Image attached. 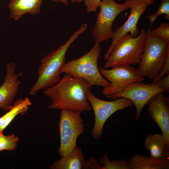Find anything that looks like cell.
<instances>
[{
    "label": "cell",
    "instance_id": "6da1fadb",
    "mask_svg": "<svg viewBox=\"0 0 169 169\" xmlns=\"http://www.w3.org/2000/svg\"><path fill=\"white\" fill-rule=\"evenodd\" d=\"M91 87L84 79L64 73L58 83L45 89L43 94L51 102L49 109H69L82 112L92 109L87 98Z\"/></svg>",
    "mask_w": 169,
    "mask_h": 169
},
{
    "label": "cell",
    "instance_id": "44dd1931",
    "mask_svg": "<svg viewBox=\"0 0 169 169\" xmlns=\"http://www.w3.org/2000/svg\"><path fill=\"white\" fill-rule=\"evenodd\" d=\"M164 14L165 18L169 20V0H161L156 13L153 14H149L147 17L150 23L151 27L155 20L160 15Z\"/></svg>",
    "mask_w": 169,
    "mask_h": 169
},
{
    "label": "cell",
    "instance_id": "603a6c76",
    "mask_svg": "<svg viewBox=\"0 0 169 169\" xmlns=\"http://www.w3.org/2000/svg\"><path fill=\"white\" fill-rule=\"evenodd\" d=\"M102 0H84L85 6L86 9V12L90 13L95 12L99 7L100 3Z\"/></svg>",
    "mask_w": 169,
    "mask_h": 169
},
{
    "label": "cell",
    "instance_id": "9a60e30c",
    "mask_svg": "<svg viewBox=\"0 0 169 169\" xmlns=\"http://www.w3.org/2000/svg\"><path fill=\"white\" fill-rule=\"evenodd\" d=\"M43 0H11L8 7L10 17L17 20L23 15L39 13Z\"/></svg>",
    "mask_w": 169,
    "mask_h": 169
},
{
    "label": "cell",
    "instance_id": "e0dca14e",
    "mask_svg": "<svg viewBox=\"0 0 169 169\" xmlns=\"http://www.w3.org/2000/svg\"><path fill=\"white\" fill-rule=\"evenodd\" d=\"M144 146L150 152L151 157L160 158L169 157V154L166 151L165 139L162 135H149L145 139Z\"/></svg>",
    "mask_w": 169,
    "mask_h": 169
},
{
    "label": "cell",
    "instance_id": "f546056e",
    "mask_svg": "<svg viewBox=\"0 0 169 169\" xmlns=\"http://www.w3.org/2000/svg\"><path fill=\"white\" fill-rule=\"evenodd\" d=\"M2 0H0V2Z\"/></svg>",
    "mask_w": 169,
    "mask_h": 169
},
{
    "label": "cell",
    "instance_id": "f1b7e54d",
    "mask_svg": "<svg viewBox=\"0 0 169 169\" xmlns=\"http://www.w3.org/2000/svg\"><path fill=\"white\" fill-rule=\"evenodd\" d=\"M1 6H0V12H1ZM1 26V23H0V27Z\"/></svg>",
    "mask_w": 169,
    "mask_h": 169
},
{
    "label": "cell",
    "instance_id": "52a82bcc",
    "mask_svg": "<svg viewBox=\"0 0 169 169\" xmlns=\"http://www.w3.org/2000/svg\"><path fill=\"white\" fill-rule=\"evenodd\" d=\"M132 0H126L124 3L119 4L114 0H102L99 7L94 27L92 32L93 35L99 42L106 41L111 38L114 31L113 23L117 16L124 10L130 8Z\"/></svg>",
    "mask_w": 169,
    "mask_h": 169
},
{
    "label": "cell",
    "instance_id": "7402d4cb",
    "mask_svg": "<svg viewBox=\"0 0 169 169\" xmlns=\"http://www.w3.org/2000/svg\"><path fill=\"white\" fill-rule=\"evenodd\" d=\"M155 35L169 42V23H162L155 29L152 31Z\"/></svg>",
    "mask_w": 169,
    "mask_h": 169
},
{
    "label": "cell",
    "instance_id": "ba28073f",
    "mask_svg": "<svg viewBox=\"0 0 169 169\" xmlns=\"http://www.w3.org/2000/svg\"><path fill=\"white\" fill-rule=\"evenodd\" d=\"M87 98L95 115L94 126L91 136L95 139L101 137L104 124L112 115L117 111L123 110L134 105L130 100L122 97L112 101L104 100L96 97L91 91L87 93Z\"/></svg>",
    "mask_w": 169,
    "mask_h": 169
},
{
    "label": "cell",
    "instance_id": "5b68a950",
    "mask_svg": "<svg viewBox=\"0 0 169 169\" xmlns=\"http://www.w3.org/2000/svg\"><path fill=\"white\" fill-rule=\"evenodd\" d=\"M146 37V32L142 27L137 36L132 37L127 33L121 37L111 50L104 68L139 64L145 47Z\"/></svg>",
    "mask_w": 169,
    "mask_h": 169
},
{
    "label": "cell",
    "instance_id": "7a4b0ae2",
    "mask_svg": "<svg viewBox=\"0 0 169 169\" xmlns=\"http://www.w3.org/2000/svg\"><path fill=\"white\" fill-rule=\"evenodd\" d=\"M87 28L86 23L82 24L78 30L69 36L65 43L49 53L41 59L38 68V78L29 92L30 95H35L40 90L52 86L60 80L62 68L65 62L68 50Z\"/></svg>",
    "mask_w": 169,
    "mask_h": 169
},
{
    "label": "cell",
    "instance_id": "277c9868",
    "mask_svg": "<svg viewBox=\"0 0 169 169\" xmlns=\"http://www.w3.org/2000/svg\"><path fill=\"white\" fill-rule=\"evenodd\" d=\"M99 43L96 40L92 48L86 54L65 63L62 68V73L82 78L92 86H109L110 83L103 77L98 67L101 50Z\"/></svg>",
    "mask_w": 169,
    "mask_h": 169
},
{
    "label": "cell",
    "instance_id": "83f0119b",
    "mask_svg": "<svg viewBox=\"0 0 169 169\" xmlns=\"http://www.w3.org/2000/svg\"><path fill=\"white\" fill-rule=\"evenodd\" d=\"M84 0H71V3H80L83 2Z\"/></svg>",
    "mask_w": 169,
    "mask_h": 169
},
{
    "label": "cell",
    "instance_id": "8992f818",
    "mask_svg": "<svg viewBox=\"0 0 169 169\" xmlns=\"http://www.w3.org/2000/svg\"><path fill=\"white\" fill-rule=\"evenodd\" d=\"M80 111L69 109L61 110L59 124L60 145L59 156H65L77 146L78 137L84 131V125Z\"/></svg>",
    "mask_w": 169,
    "mask_h": 169
},
{
    "label": "cell",
    "instance_id": "9c48e42d",
    "mask_svg": "<svg viewBox=\"0 0 169 169\" xmlns=\"http://www.w3.org/2000/svg\"><path fill=\"white\" fill-rule=\"evenodd\" d=\"M99 69L102 76L110 83V85L104 87L102 91L103 95L106 96L120 93L130 84L142 82L145 79L137 69L129 65H118L110 69Z\"/></svg>",
    "mask_w": 169,
    "mask_h": 169
},
{
    "label": "cell",
    "instance_id": "30bf717a",
    "mask_svg": "<svg viewBox=\"0 0 169 169\" xmlns=\"http://www.w3.org/2000/svg\"><path fill=\"white\" fill-rule=\"evenodd\" d=\"M164 91L163 88L156 84H144L142 82H136L129 84L120 93L106 97L112 100L122 97L131 100L136 109L135 118L138 120L140 118L143 107L149 100L157 94Z\"/></svg>",
    "mask_w": 169,
    "mask_h": 169
},
{
    "label": "cell",
    "instance_id": "8fae6325",
    "mask_svg": "<svg viewBox=\"0 0 169 169\" xmlns=\"http://www.w3.org/2000/svg\"><path fill=\"white\" fill-rule=\"evenodd\" d=\"M163 93L156 95L147 104L149 116L161 129L165 139L166 151L169 154V97L165 98Z\"/></svg>",
    "mask_w": 169,
    "mask_h": 169
},
{
    "label": "cell",
    "instance_id": "7c38bea8",
    "mask_svg": "<svg viewBox=\"0 0 169 169\" xmlns=\"http://www.w3.org/2000/svg\"><path fill=\"white\" fill-rule=\"evenodd\" d=\"M149 5L148 3L146 1L132 0L129 17L122 25L114 31L111 38L112 42L104 56L105 60L107 59L114 46L121 37L129 33H130V35L132 37H136L138 35L140 32L137 27L138 22Z\"/></svg>",
    "mask_w": 169,
    "mask_h": 169
},
{
    "label": "cell",
    "instance_id": "d4e9b609",
    "mask_svg": "<svg viewBox=\"0 0 169 169\" xmlns=\"http://www.w3.org/2000/svg\"><path fill=\"white\" fill-rule=\"evenodd\" d=\"M169 73V56L157 77L153 80L152 83L155 84L160 79L164 76L165 74Z\"/></svg>",
    "mask_w": 169,
    "mask_h": 169
},
{
    "label": "cell",
    "instance_id": "d6986e66",
    "mask_svg": "<svg viewBox=\"0 0 169 169\" xmlns=\"http://www.w3.org/2000/svg\"><path fill=\"white\" fill-rule=\"evenodd\" d=\"M99 162L102 165L101 169H131L129 160L123 158L120 160L112 158L110 160L106 154L100 159Z\"/></svg>",
    "mask_w": 169,
    "mask_h": 169
},
{
    "label": "cell",
    "instance_id": "5bb4252c",
    "mask_svg": "<svg viewBox=\"0 0 169 169\" xmlns=\"http://www.w3.org/2000/svg\"><path fill=\"white\" fill-rule=\"evenodd\" d=\"M99 162L92 157L86 161L81 148L76 146L67 155L62 157L51 166V169H101Z\"/></svg>",
    "mask_w": 169,
    "mask_h": 169
},
{
    "label": "cell",
    "instance_id": "4fadbf2b",
    "mask_svg": "<svg viewBox=\"0 0 169 169\" xmlns=\"http://www.w3.org/2000/svg\"><path fill=\"white\" fill-rule=\"evenodd\" d=\"M15 67V64L12 62L7 64L4 80L0 86V108L5 111L9 110L12 108V104L21 83L18 77L23 75L22 72L16 74Z\"/></svg>",
    "mask_w": 169,
    "mask_h": 169
},
{
    "label": "cell",
    "instance_id": "3957f363",
    "mask_svg": "<svg viewBox=\"0 0 169 169\" xmlns=\"http://www.w3.org/2000/svg\"><path fill=\"white\" fill-rule=\"evenodd\" d=\"M145 47L137 69L142 77L154 79L169 56V42L153 34L149 28Z\"/></svg>",
    "mask_w": 169,
    "mask_h": 169
},
{
    "label": "cell",
    "instance_id": "4316f807",
    "mask_svg": "<svg viewBox=\"0 0 169 169\" xmlns=\"http://www.w3.org/2000/svg\"><path fill=\"white\" fill-rule=\"evenodd\" d=\"M146 1L149 4V5H151L152 4H153L154 1L155 0H139Z\"/></svg>",
    "mask_w": 169,
    "mask_h": 169
},
{
    "label": "cell",
    "instance_id": "ffe728a7",
    "mask_svg": "<svg viewBox=\"0 0 169 169\" xmlns=\"http://www.w3.org/2000/svg\"><path fill=\"white\" fill-rule=\"evenodd\" d=\"M18 142V137L14 134L6 136L0 132V151L13 150L16 148Z\"/></svg>",
    "mask_w": 169,
    "mask_h": 169
},
{
    "label": "cell",
    "instance_id": "cb8c5ba5",
    "mask_svg": "<svg viewBox=\"0 0 169 169\" xmlns=\"http://www.w3.org/2000/svg\"><path fill=\"white\" fill-rule=\"evenodd\" d=\"M155 84L163 88L165 91H169V73L160 79Z\"/></svg>",
    "mask_w": 169,
    "mask_h": 169
},
{
    "label": "cell",
    "instance_id": "ac0fdd59",
    "mask_svg": "<svg viewBox=\"0 0 169 169\" xmlns=\"http://www.w3.org/2000/svg\"><path fill=\"white\" fill-rule=\"evenodd\" d=\"M32 104L28 97L23 99H19L16 100L11 109L7 113L6 119L0 126V132H2L16 115L19 114L23 115L28 111V106Z\"/></svg>",
    "mask_w": 169,
    "mask_h": 169
},
{
    "label": "cell",
    "instance_id": "2e32d148",
    "mask_svg": "<svg viewBox=\"0 0 169 169\" xmlns=\"http://www.w3.org/2000/svg\"><path fill=\"white\" fill-rule=\"evenodd\" d=\"M169 157L146 156L136 154L129 160L131 169H168Z\"/></svg>",
    "mask_w": 169,
    "mask_h": 169
},
{
    "label": "cell",
    "instance_id": "484cf974",
    "mask_svg": "<svg viewBox=\"0 0 169 169\" xmlns=\"http://www.w3.org/2000/svg\"><path fill=\"white\" fill-rule=\"evenodd\" d=\"M54 2H60L65 5L68 4V0H52Z\"/></svg>",
    "mask_w": 169,
    "mask_h": 169
}]
</instances>
